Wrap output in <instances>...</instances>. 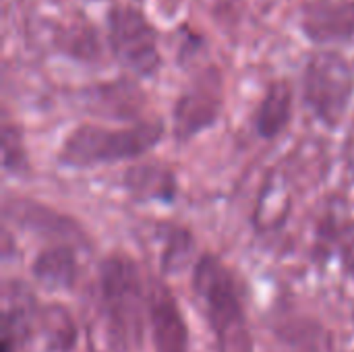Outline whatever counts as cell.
<instances>
[{
  "mask_svg": "<svg viewBox=\"0 0 354 352\" xmlns=\"http://www.w3.org/2000/svg\"><path fill=\"white\" fill-rule=\"evenodd\" d=\"M100 324L110 352H131L143 340L149 315V284L145 286L139 266L122 255H108L100 266Z\"/></svg>",
  "mask_w": 354,
  "mask_h": 352,
  "instance_id": "1",
  "label": "cell"
},
{
  "mask_svg": "<svg viewBox=\"0 0 354 352\" xmlns=\"http://www.w3.org/2000/svg\"><path fill=\"white\" fill-rule=\"evenodd\" d=\"M164 133L166 127L162 120L139 118L124 127L81 122L62 139L56 162L71 170L137 162L162 143Z\"/></svg>",
  "mask_w": 354,
  "mask_h": 352,
  "instance_id": "2",
  "label": "cell"
},
{
  "mask_svg": "<svg viewBox=\"0 0 354 352\" xmlns=\"http://www.w3.org/2000/svg\"><path fill=\"white\" fill-rule=\"evenodd\" d=\"M193 290L218 342V352H253V340L232 272L216 255H201L193 268Z\"/></svg>",
  "mask_w": 354,
  "mask_h": 352,
  "instance_id": "3",
  "label": "cell"
},
{
  "mask_svg": "<svg viewBox=\"0 0 354 352\" xmlns=\"http://www.w3.org/2000/svg\"><path fill=\"white\" fill-rule=\"evenodd\" d=\"M354 64L336 48L315 50L301 75V100L311 116L328 131H336L353 104Z\"/></svg>",
  "mask_w": 354,
  "mask_h": 352,
  "instance_id": "4",
  "label": "cell"
},
{
  "mask_svg": "<svg viewBox=\"0 0 354 352\" xmlns=\"http://www.w3.org/2000/svg\"><path fill=\"white\" fill-rule=\"evenodd\" d=\"M160 29L141 6L114 2L106 10V39L120 62L137 79H153L164 64Z\"/></svg>",
  "mask_w": 354,
  "mask_h": 352,
  "instance_id": "5",
  "label": "cell"
},
{
  "mask_svg": "<svg viewBox=\"0 0 354 352\" xmlns=\"http://www.w3.org/2000/svg\"><path fill=\"white\" fill-rule=\"evenodd\" d=\"M222 77L216 66L187 85L172 108V133L176 143H189L201 133L209 131L222 114Z\"/></svg>",
  "mask_w": 354,
  "mask_h": 352,
  "instance_id": "6",
  "label": "cell"
},
{
  "mask_svg": "<svg viewBox=\"0 0 354 352\" xmlns=\"http://www.w3.org/2000/svg\"><path fill=\"white\" fill-rule=\"evenodd\" d=\"M299 29L317 48L354 41V0H307L299 8Z\"/></svg>",
  "mask_w": 354,
  "mask_h": 352,
  "instance_id": "7",
  "label": "cell"
},
{
  "mask_svg": "<svg viewBox=\"0 0 354 352\" xmlns=\"http://www.w3.org/2000/svg\"><path fill=\"white\" fill-rule=\"evenodd\" d=\"M149 328L158 352H189V330L180 309L162 282L149 284Z\"/></svg>",
  "mask_w": 354,
  "mask_h": 352,
  "instance_id": "8",
  "label": "cell"
},
{
  "mask_svg": "<svg viewBox=\"0 0 354 352\" xmlns=\"http://www.w3.org/2000/svg\"><path fill=\"white\" fill-rule=\"evenodd\" d=\"M122 189L135 203H174L178 197L176 172L158 162L133 164L122 174Z\"/></svg>",
  "mask_w": 354,
  "mask_h": 352,
  "instance_id": "9",
  "label": "cell"
},
{
  "mask_svg": "<svg viewBox=\"0 0 354 352\" xmlns=\"http://www.w3.org/2000/svg\"><path fill=\"white\" fill-rule=\"evenodd\" d=\"M292 114H295V89L290 81L274 79L266 87L253 112V131L259 139L274 141L288 129V124L292 122Z\"/></svg>",
  "mask_w": 354,
  "mask_h": 352,
  "instance_id": "10",
  "label": "cell"
},
{
  "mask_svg": "<svg viewBox=\"0 0 354 352\" xmlns=\"http://www.w3.org/2000/svg\"><path fill=\"white\" fill-rule=\"evenodd\" d=\"M35 299L27 286L15 282L6 288L2 311V352H19L31 336Z\"/></svg>",
  "mask_w": 354,
  "mask_h": 352,
  "instance_id": "11",
  "label": "cell"
},
{
  "mask_svg": "<svg viewBox=\"0 0 354 352\" xmlns=\"http://www.w3.org/2000/svg\"><path fill=\"white\" fill-rule=\"evenodd\" d=\"M33 278L48 290H66L75 284L79 274L77 253L68 245H54L44 249L31 266Z\"/></svg>",
  "mask_w": 354,
  "mask_h": 352,
  "instance_id": "12",
  "label": "cell"
},
{
  "mask_svg": "<svg viewBox=\"0 0 354 352\" xmlns=\"http://www.w3.org/2000/svg\"><path fill=\"white\" fill-rule=\"evenodd\" d=\"M56 48L81 62H93L102 56V46L97 41L95 29L87 23L64 25L54 35Z\"/></svg>",
  "mask_w": 354,
  "mask_h": 352,
  "instance_id": "13",
  "label": "cell"
},
{
  "mask_svg": "<svg viewBox=\"0 0 354 352\" xmlns=\"http://www.w3.org/2000/svg\"><path fill=\"white\" fill-rule=\"evenodd\" d=\"M41 332L48 340L50 351L68 352L77 342V328L64 307H46L39 315Z\"/></svg>",
  "mask_w": 354,
  "mask_h": 352,
  "instance_id": "14",
  "label": "cell"
},
{
  "mask_svg": "<svg viewBox=\"0 0 354 352\" xmlns=\"http://www.w3.org/2000/svg\"><path fill=\"white\" fill-rule=\"evenodd\" d=\"M2 168L10 176H23L31 168L23 131L12 122L2 124Z\"/></svg>",
  "mask_w": 354,
  "mask_h": 352,
  "instance_id": "15",
  "label": "cell"
},
{
  "mask_svg": "<svg viewBox=\"0 0 354 352\" xmlns=\"http://www.w3.org/2000/svg\"><path fill=\"white\" fill-rule=\"evenodd\" d=\"M195 251V239L187 228L180 226H168L166 230V245L162 253V272L164 274H176L180 272L191 255Z\"/></svg>",
  "mask_w": 354,
  "mask_h": 352,
  "instance_id": "16",
  "label": "cell"
},
{
  "mask_svg": "<svg viewBox=\"0 0 354 352\" xmlns=\"http://www.w3.org/2000/svg\"><path fill=\"white\" fill-rule=\"evenodd\" d=\"M322 239L332 249V253L340 257L346 270H354V220L338 224L334 216H330L322 228Z\"/></svg>",
  "mask_w": 354,
  "mask_h": 352,
  "instance_id": "17",
  "label": "cell"
},
{
  "mask_svg": "<svg viewBox=\"0 0 354 352\" xmlns=\"http://www.w3.org/2000/svg\"><path fill=\"white\" fill-rule=\"evenodd\" d=\"M218 2H222V4H232V2H236V0H218Z\"/></svg>",
  "mask_w": 354,
  "mask_h": 352,
  "instance_id": "18",
  "label": "cell"
},
{
  "mask_svg": "<svg viewBox=\"0 0 354 352\" xmlns=\"http://www.w3.org/2000/svg\"><path fill=\"white\" fill-rule=\"evenodd\" d=\"M89 2H95V0H89Z\"/></svg>",
  "mask_w": 354,
  "mask_h": 352,
  "instance_id": "19",
  "label": "cell"
}]
</instances>
